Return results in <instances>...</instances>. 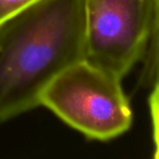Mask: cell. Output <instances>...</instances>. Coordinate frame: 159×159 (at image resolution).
Returning a JSON list of instances; mask_svg holds the SVG:
<instances>
[{"label": "cell", "instance_id": "obj_5", "mask_svg": "<svg viewBox=\"0 0 159 159\" xmlns=\"http://www.w3.org/2000/svg\"><path fill=\"white\" fill-rule=\"evenodd\" d=\"M148 97L150 121H152V144H154V157L159 159V81L152 87Z\"/></svg>", "mask_w": 159, "mask_h": 159}, {"label": "cell", "instance_id": "obj_6", "mask_svg": "<svg viewBox=\"0 0 159 159\" xmlns=\"http://www.w3.org/2000/svg\"><path fill=\"white\" fill-rule=\"evenodd\" d=\"M39 0H0V23L18 14Z\"/></svg>", "mask_w": 159, "mask_h": 159}, {"label": "cell", "instance_id": "obj_1", "mask_svg": "<svg viewBox=\"0 0 159 159\" xmlns=\"http://www.w3.org/2000/svg\"><path fill=\"white\" fill-rule=\"evenodd\" d=\"M84 53V0H39L0 23V122L40 106Z\"/></svg>", "mask_w": 159, "mask_h": 159}, {"label": "cell", "instance_id": "obj_4", "mask_svg": "<svg viewBox=\"0 0 159 159\" xmlns=\"http://www.w3.org/2000/svg\"><path fill=\"white\" fill-rule=\"evenodd\" d=\"M150 5L152 24L149 39L137 80V86L142 89H150L159 81V0H150Z\"/></svg>", "mask_w": 159, "mask_h": 159}, {"label": "cell", "instance_id": "obj_2", "mask_svg": "<svg viewBox=\"0 0 159 159\" xmlns=\"http://www.w3.org/2000/svg\"><path fill=\"white\" fill-rule=\"evenodd\" d=\"M121 81L112 73L80 59L47 85L40 106L87 139L110 141L125 133L133 121Z\"/></svg>", "mask_w": 159, "mask_h": 159}, {"label": "cell", "instance_id": "obj_3", "mask_svg": "<svg viewBox=\"0 0 159 159\" xmlns=\"http://www.w3.org/2000/svg\"><path fill=\"white\" fill-rule=\"evenodd\" d=\"M150 24V0H84L83 59L122 80L143 60Z\"/></svg>", "mask_w": 159, "mask_h": 159}]
</instances>
